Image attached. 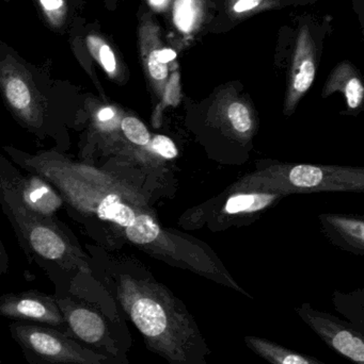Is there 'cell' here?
<instances>
[{"label":"cell","instance_id":"obj_9","mask_svg":"<svg viewBox=\"0 0 364 364\" xmlns=\"http://www.w3.org/2000/svg\"><path fill=\"white\" fill-rule=\"evenodd\" d=\"M57 304L64 322L68 323L71 331L77 338L94 346H106L115 358H125L126 348L120 346L117 340L111 339L107 324L100 314L85 306L74 305L68 301H59Z\"/></svg>","mask_w":364,"mask_h":364},{"label":"cell","instance_id":"obj_7","mask_svg":"<svg viewBox=\"0 0 364 364\" xmlns=\"http://www.w3.org/2000/svg\"><path fill=\"white\" fill-rule=\"evenodd\" d=\"M0 181L10 188L24 207L31 211L43 215L56 216L58 211L64 209L63 199L48 182L32 173L23 174L6 156L1 154Z\"/></svg>","mask_w":364,"mask_h":364},{"label":"cell","instance_id":"obj_20","mask_svg":"<svg viewBox=\"0 0 364 364\" xmlns=\"http://www.w3.org/2000/svg\"><path fill=\"white\" fill-rule=\"evenodd\" d=\"M152 151L165 159H173L177 156V149L173 141L168 136H156L150 141Z\"/></svg>","mask_w":364,"mask_h":364},{"label":"cell","instance_id":"obj_22","mask_svg":"<svg viewBox=\"0 0 364 364\" xmlns=\"http://www.w3.org/2000/svg\"><path fill=\"white\" fill-rule=\"evenodd\" d=\"M165 97L169 104L177 105L179 102L180 96V75L179 73H173L169 80L168 85L165 92Z\"/></svg>","mask_w":364,"mask_h":364},{"label":"cell","instance_id":"obj_23","mask_svg":"<svg viewBox=\"0 0 364 364\" xmlns=\"http://www.w3.org/2000/svg\"><path fill=\"white\" fill-rule=\"evenodd\" d=\"M9 269V256L6 254V248H4V243L0 239V276L6 273Z\"/></svg>","mask_w":364,"mask_h":364},{"label":"cell","instance_id":"obj_1","mask_svg":"<svg viewBox=\"0 0 364 364\" xmlns=\"http://www.w3.org/2000/svg\"><path fill=\"white\" fill-rule=\"evenodd\" d=\"M92 273L103 274L142 336L147 350L168 364H211L212 350L196 318L167 289L109 264L100 246L88 243Z\"/></svg>","mask_w":364,"mask_h":364},{"label":"cell","instance_id":"obj_16","mask_svg":"<svg viewBox=\"0 0 364 364\" xmlns=\"http://www.w3.org/2000/svg\"><path fill=\"white\" fill-rule=\"evenodd\" d=\"M160 235V228L154 218L147 213L137 216L134 224L126 233V241L138 246L150 245Z\"/></svg>","mask_w":364,"mask_h":364},{"label":"cell","instance_id":"obj_6","mask_svg":"<svg viewBox=\"0 0 364 364\" xmlns=\"http://www.w3.org/2000/svg\"><path fill=\"white\" fill-rule=\"evenodd\" d=\"M296 314L331 350L355 364H364L363 333L354 325L309 305L297 308Z\"/></svg>","mask_w":364,"mask_h":364},{"label":"cell","instance_id":"obj_8","mask_svg":"<svg viewBox=\"0 0 364 364\" xmlns=\"http://www.w3.org/2000/svg\"><path fill=\"white\" fill-rule=\"evenodd\" d=\"M137 41L141 63L150 82L156 91L164 93L172 53L164 46L162 29L153 14L143 6L139 10Z\"/></svg>","mask_w":364,"mask_h":364},{"label":"cell","instance_id":"obj_19","mask_svg":"<svg viewBox=\"0 0 364 364\" xmlns=\"http://www.w3.org/2000/svg\"><path fill=\"white\" fill-rule=\"evenodd\" d=\"M228 117L233 128L241 134H246L251 128L252 122L249 110L241 102H232L229 106Z\"/></svg>","mask_w":364,"mask_h":364},{"label":"cell","instance_id":"obj_2","mask_svg":"<svg viewBox=\"0 0 364 364\" xmlns=\"http://www.w3.org/2000/svg\"><path fill=\"white\" fill-rule=\"evenodd\" d=\"M83 95L71 83L56 80L0 42V96L13 119L41 141H53L64 153L70 132H79Z\"/></svg>","mask_w":364,"mask_h":364},{"label":"cell","instance_id":"obj_26","mask_svg":"<svg viewBox=\"0 0 364 364\" xmlns=\"http://www.w3.org/2000/svg\"><path fill=\"white\" fill-rule=\"evenodd\" d=\"M4 1L9 2L10 0H4Z\"/></svg>","mask_w":364,"mask_h":364},{"label":"cell","instance_id":"obj_15","mask_svg":"<svg viewBox=\"0 0 364 364\" xmlns=\"http://www.w3.org/2000/svg\"><path fill=\"white\" fill-rule=\"evenodd\" d=\"M276 197V195L267 193L235 194L227 200L224 210L230 214L251 213L265 209L275 200Z\"/></svg>","mask_w":364,"mask_h":364},{"label":"cell","instance_id":"obj_10","mask_svg":"<svg viewBox=\"0 0 364 364\" xmlns=\"http://www.w3.org/2000/svg\"><path fill=\"white\" fill-rule=\"evenodd\" d=\"M0 316L44 323L51 326L64 324L63 316L57 301L38 292L17 293L0 297Z\"/></svg>","mask_w":364,"mask_h":364},{"label":"cell","instance_id":"obj_18","mask_svg":"<svg viewBox=\"0 0 364 364\" xmlns=\"http://www.w3.org/2000/svg\"><path fill=\"white\" fill-rule=\"evenodd\" d=\"M324 178V171L312 166H295L288 174V181L297 188H316L322 183Z\"/></svg>","mask_w":364,"mask_h":364},{"label":"cell","instance_id":"obj_24","mask_svg":"<svg viewBox=\"0 0 364 364\" xmlns=\"http://www.w3.org/2000/svg\"><path fill=\"white\" fill-rule=\"evenodd\" d=\"M104 1L105 6H106L107 10L109 11H115L118 6V2L119 0H103Z\"/></svg>","mask_w":364,"mask_h":364},{"label":"cell","instance_id":"obj_17","mask_svg":"<svg viewBox=\"0 0 364 364\" xmlns=\"http://www.w3.org/2000/svg\"><path fill=\"white\" fill-rule=\"evenodd\" d=\"M275 6L278 0H228L227 10L232 18L243 19Z\"/></svg>","mask_w":364,"mask_h":364},{"label":"cell","instance_id":"obj_21","mask_svg":"<svg viewBox=\"0 0 364 364\" xmlns=\"http://www.w3.org/2000/svg\"><path fill=\"white\" fill-rule=\"evenodd\" d=\"M338 225L341 227L344 232L350 235L354 239L358 240L363 243L364 237V225L359 220H338Z\"/></svg>","mask_w":364,"mask_h":364},{"label":"cell","instance_id":"obj_14","mask_svg":"<svg viewBox=\"0 0 364 364\" xmlns=\"http://www.w3.org/2000/svg\"><path fill=\"white\" fill-rule=\"evenodd\" d=\"M329 92L342 90L345 94L348 107L358 108L363 100L364 87L356 75V70L348 62H343L337 66L327 83Z\"/></svg>","mask_w":364,"mask_h":364},{"label":"cell","instance_id":"obj_25","mask_svg":"<svg viewBox=\"0 0 364 364\" xmlns=\"http://www.w3.org/2000/svg\"><path fill=\"white\" fill-rule=\"evenodd\" d=\"M167 4V0H150V4L156 6V9L162 8Z\"/></svg>","mask_w":364,"mask_h":364},{"label":"cell","instance_id":"obj_11","mask_svg":"<svg viewBox=\"0 0 364 364\" xmlns=\"http://www.w3.org/2000/svg\"><path fill=\"white\" fill-rule=\"evenodd\" d=\"M316 73V45L309 27L303 25L297 34L288 82V102H296L311 87Z\"/></svg>","mask_w":364,"mask_h":364},{"label":"cell","instance_id":"obj_12","mask_svg":"<svg viewBox=\"0 0 364 364\" xmlns=\"http://www.w3.org/2000/svg\"><path fill=\"white\" fill-rule=\"evenodd\" d=\"M41 19L51 31L68 33L73 23L80 16L85 0H32Z\"/></svg>","mask_w":364,"mask_h":364},{"label":"cell","instance_id":"obj_4","mask_svg":"<svg viewBox=\"0 0 364 364\" xmlns=\"http://www.w3.org/2000/svg\"><path fill=\"white\" fill-rule=\"evenodd\" d=\"M73 53L81 68L91 79L98 96L107 100L104 89L96 74L95 65L113 82L123 85L128 80V72L121 53L108 36L102 32L98 23H87L79 16L68 32Z\"/></svg>","mask_w":364,"mask_h":364},{"label":"cell","instance_id":"obj_5","mask_svg":"<svg viewBox=\"0 0 364 364\" xmlns=\"http://www.w3.org/2000/svg\"><path fill=\"white\" fill-rule=\"evenodd\" d=\"M13 337L30 354L53 364H110V357L90 350L72 338L46 327L14 324Z\"/></svg>","mask_w":364,"mask_h":364},{"label":"cell","instance_id":"obj_13","mask_svg":"<svg viewBox=\"0 0 364 364\" xmlns=\"http://www.w3.org/2000/svg\"><path fill=\"white\" fill-rule=\"evenodd\" d=\"M244 342L256 356L271 364H326L314 357L294 352L265 338L246 336Z\"/></svg>","mask_w":364,"mask_h":364},{"label":"cell","instance_id":"obj_3","mask_svg":"<svg viewBox=\"0 0 364 364\" xmlns=\"http://www.w3.org/2000/svg\"><path fill=\"white\" fill-rule=\"evenodd\" d=\"M0 207L11 223L19 245L36 261L63 271L92 276L89 255L70 229L56 216H46L24 207L10 188L0 181Z\"/></svg>","mask_w":364,"mask_h":364}]
</instances>
